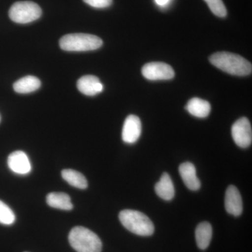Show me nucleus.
Instances as JSON below:
<instances>
[{"label":"nucleus","instance_id":"1","mask_svg":"<svg viewBox=\"0 0 252 252\" xmlns=\"http://www.w3.org/2000/svg\"><path fill=\"white\" fill-rule=\"evenodd\" d=\"M210 62L220 70L232 75L248 76L252 74V63L240 55L233 53H215L210 56Z\"/></svg>","mask_w":252,"mask_h":252},{"label":"nucleus","instance_id":"2","mask_svg":"<svg viewBox=\"0 0 252 252\" xmlns=\"http://www.w3.org/2000/svg\"><path fill=\"white\" fill-rule=\"evenodd\" d=\"M119 217L122 225L134 234L150 236L154 233L153 222L142 212L124 210L119 213Z\"/></svg>","mask_w":252,"mask_h":252},{"label":"nucleus","instance_id":"3","mask_svg":"<svg viewBox=\"0 0 252 252\" xmlns=\"http://www.w3.org/2000/svg\"><path fill=\"white\" fill-rule=\"evenodd\" d=\"M69 244L77 252H101L102 244L95 233L85 227L76 226L71 230Z\"/></svg>","mask_w":252,"mask_h":252},{"label":"nucleus","instance_id":"4","mask_svg":"<svg viewBox=\"0 0 252 252\" xmlns=\"http://www.w3.org/2000/svg\"><path fill=\"white\" fill-rule=\"evenodd\" d=\"M59 44L63 51L81 52L98 49L103 44V41L93 34L73 33L61 37Z\"/></svg>","mask_w":252,"mask_h":252},{"label":"nucleus","instance_id":"5","mask_svg":"<svg viewBox=\"0 0 252 252\" xmlns=\"http://www.w3.org/2000/svg\"><path fill=\"white\" fill-rule=\"evenodd\" d=\"M42 14L40 6L33 1H17L11 6L9 16L11 21L19 24H27L39 19Z\"/></svg>","mask_w":252,"mask_h":252},{"label":"nucleus","instance_id":"6","mask_svg":"<svg viewBox=\"0 0 252 252\" xmlns=\"http://www.w3.org/2000/svg\"><path fill=\"white\" fill-rule=\"evenodd\" d=\"M142 74L151 81L170 80L175 77V71L165 63L152 62L144 64Z\"/></svg>","mask_w":252,"mask_h":252},{"label":"nucleus","instance_id":"7","mask_svg":"<svg viewBox=\"0 0 252 252\" xmlns=\"http://www.w3.org/2000/svg\"><path fill=\"white\" fill-rule=\"evenodd\" d=\"M232 137L241 148H248L252 142V126L246 117H242L232 126Z\"/></svg>","mask_w":252,"mask_h":252},{"label":"nucleus","instance_id":"8","mask_svg":"<svg viewBox=\"0 0 252 252\" xmlns=\"http://www.w3.org/2000/svg\"><path fill=\"white\" fill-rule=\"evenodd\" d=\"M142 132L140 118L129 115L126 118L122 130V139L127 144H134L138 140Z\"/></svg>","mask_w":252,"mask_h":252},{"label":"nucleus","instance_id":"9","mask_svg":"<svg viewBox=\"0 0 252 252\" xmlns=\"http://www.w3.org/2000/svg\"><path fill=\"white\" fill-rule=\"evenodd\" d=\"M7 163L10 170L18 175H27L31 172L32 166L29 158L22 151H16L10 154Z\"/></svg>","mask_w":252,"mask_h":252},{"label":"nucleus","instance_id":"10","mask_svg":"<svg viewBox=\"0 0 252 252\" xmlns=\"http://www.w3.org/2000/svg\"><path fill=\"white\" fill-rule=\"evenodd\" d=\"M225 208L230 215L238 217L243 213V204L238 189L230 185L226 189L225 195Z\"/></svg>","mask_w":252,"mask_h":252},{"label":"nucleus","instance_id":"11","mask_svg":"<svg viewBox=\"0 0 252 252\" xmlns=\"http://www.w3.org/2000/svg\"><path fill=\"white\" fill-rule=\"evenodd\" d=\"M78 90L88 96H94L103 91L104 86L98 77L94 75H86L81 77L77 81Z\"/></svg>","mask_w":252,"mask_h":252},{"label":"nucleus","instance_id":"12","mask_svg":"<svg viewBox=\"0 0 252 252\" xmlns=\"http://www.w3.org/2000/svg\"><path fill=\"white\" fill-rule=\"evenodd\" d=\"M179 172L187 188L191 190L200 189V182L197 177L196 169L193 163L190 162H183L179 167Z\"/></svg>","mask_w":252,"mask_h":252},{"label":"nucleus","instance_id":"13","mask_svg":"<svg viewBox=\"0 0 252 252\" xmlns=\"http://www.w3.org/2000/svg\"><path fill=\"white\" fill-rule=\"evenodd\" d=\"M155 191L158 196L162 200H171L175 197V190L171 177L165 172L162 174L160 180L155 185Z\"/></svg>","mask_w":252,"mask_h":252},{"label":"nucleus","instance_id":"14","mask_svg":"<svg viewBox=\"0 0 252 252\" xmlns=\"http://www.w3.org/2000/svg\"><path fill=\"white\" fill-rule=\"evenodd\" d=\"M185 108L189 114L198 118H206L211 112L210 104L207 101L198 97L190 99Z\"/></svg>","mask_w":252,"mask_h":252},{"label":"nucleus","instance_id":"15","mask_svg":"<svg viewBox=\"0 0 252 252\" xmlns=\"http://www.w3.org/2000/svg\"><path fill=\"white\" fill-rule=\"evenodd\" d=\"M46 203L50 207L59 210L69 211L73 209V204L69 195L61 192H53L48 194Z\"/></svg>","mask_w":252,"mask_h":252},{"label":"nucleus","instance_id":"16","mask_svg":"<svg viewBox=\"0 0 252 252\" xmlns=\"http://www.w3.org/2000/svg\"><path fill=\"white\" fill-rule=\"evenodd\" d=\"M40 86L41 81L37 77L27 76L16 81L13 87L18 94H27L38 90Z\"/></svg>","mask_w":252,"mask_h":252},{"label":"nucleus","instance_id":"17","mask_svg":"<svg viewBox=\"0 0 252 252\" xmlns=\"http://www.w3.org/2000/svg\"><path fill=\"white\" fill-rule=\"evenodd\" d=\"M212 237V225L208 222H202L195 229V240L200 250H206L210 245Z\"/></svg>","mask_w":252,"mask_h":252},{"label":"nucleus","instance_id":"18","mask_svg":"<svg viewBox=\"0 0 252 252\" xmlns=\"http://www.w3.org/2000/svg\"><path fill=\"white\" fill-rule=\"evenodd\" d=\"M63 180H65L69 185L79 189H86L88 187L87 180L81 172L72 170L64 169L61 172Z\"/></svg>","mask_w":252,"mask_h":252},{"label":"nucleus","instance_id":"19","mask_svg":"<svg viewBox=\"0 0 252 252\" xmlns=\"http://www.w3.org/2000/svg\"><path fill=\"white\" fill-rule=\"evenodd\" d=\"M16 220L14 212L4 202L0 200V223L4 225H11Z\"/></svg>","mask_w":252,"mask_h":252},{"label":"nucleus","instance_id":"20","mask_svg":"<svg viewBox=\"0 0 252 252\" xmlns=\"http://www.w3.org/2000/svg\"><path fill=\"white\" fill-rule=\"evenodd\" d=\"M208 5L215 16L220 18H224L227 15V10L222 0H204Z\"/></svg>","mask_w":252,"mask_h":252},{"label":"nucleus","instance_id":"21","mask_svg":"<svg viewBox=\"0 0 252 252\" xmlns=\"http://www.w3.org/2000/svg\"><path fill=\"white\" fill-rule=\"evenodd\" d=\"M86 4L97 9H104L112 5L113 0H83Z\"/></svg>","mask_w":252,"mask_h":252},{"label":"nucleus","instance_id":"22","mask_svg":"<svg viewBox=\"0 0 252 252\" xmlns=\"http://www.w3.org/2000/svg\"><path fill=\"white\" fill-rule=\"evenodd\" d=\"M170 1V0H155L156 3L160 6H167Z\"/></svg>","mask_w":252,"mask_h":252},{"label":"nucleus","instance_id":"23","mask_svg":"<svg viewBox=\"0 0 252 252\" xmlns=\"http://www.w3.org/2000/svg\"><path fill=\"white\" fill-rule=\"evenodd\" d=\"M0 121H1V118H0Z\"/></svg>","mask_w":252,"mask_h":252},{"label":"nucleus","instance_id":"24","mask_svg":"<svg viewBox=\"0 0 252 252\" xmlns=\"http://www.w3.org/2000/svg\"></svg>","mask_w":252,"mask_h":252}]
</instances>
